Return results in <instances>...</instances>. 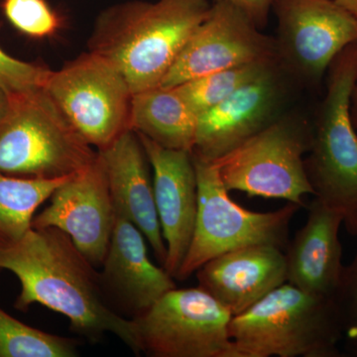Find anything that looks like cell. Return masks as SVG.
Here are the masks:
<instances>
[{
	"instance_id": "cell-1",
	"label": "cell",
	"mask_w": 357,
	"mask_h": 357,
	"mask_svg": "<svg viewBox=\"0 0 357 357\" xmlns=\"http://www.w3.org/2000/svg\"><path fill=\"white\" fill-rule=\"evenodd\" d=\"M0 268L20 282L15 309L26 312L33 304L42 305L67 317L73 332L89 342L112 333L139 356L133 319L112 309L100 272L62 230L32 227L20 243L0 249Z\"/></svg>"
},
{
	"instance_id": "cell-2",
	"label": "cell",
	"mask_w": 357,
	"mask_h": 357,
	"mask_svg": "<svg viewBox=\"0 0 357 357\" xmlns=\"http://www.w3.org/2000/svg\"><path fill=\"white\" fill-rule=\"evenodd\" d=\"M211 7L208 0H129L114 4L96 18L89 51L114 65L133 95L157 88Z\"/></svg>"
},
{
	"instance_id": "cell-3",
	"label": "cell",
	"mask_w": 357,
	"mask_h": 357,
	"mask_svg": "<svg viewBox=\"0 0 357 357\" xmlns=\"http://www.w3.org/2000/svg\"><path fill=\"white\" fill-rule=\"evenodd\" d=\"M229 335L241 357H342L335 299L284 283L243 314Z\"/></svg>"
},
{
	"instance_id": "cell-4",
	"label": "cell",
	"mask_w": 357,
	"mask_h": 357,
	"mask_svg": "<svg viewBox=\"0 0 357 357\" xmlns=\"http://www.w3.org/2000/svg\"><path fill=\"white\" fill-rule=\"evenodd\" d=\"M357 84V43L347 46L326 72V91L312 124L305 159L314 196L342 213L345 229L357 238V132L351 96Z\"/></svg>"
},
{
	"instance_id": "cell-5",
	"label": "cell",
	"mask_w": 357,
	"mask_h": 357,
	"mask_svg": "<svg viewBox=\"0 0 357 357\" xmlns=\"http://www.w3.org/2000/svg\"><path fill=\"white\" fill-rule=\"evenodd\" d=\"M45 89L10 98L0 124V172L20 178L70 177L96 159Z\"/></svg>"
},
{
	"instance_id": "cell-6",
	"label": "cell",
	"mask_w": 357,
	"mask_h": 357,
	"mask_svg": "<svg viewBox=\"0 0 357 357\" xmlns=\"http://www.w3.org/2000/svg\"><path fill=\"white\" fill-rule=\"evenodd\" d=\"M192 156L198 180V213L191 244L176 280H185L204 263L236 249L256 244L286 248L290 223L300 206L287 203L267 213L244 208L230 198L215 161Z\"/></svg>"
},
{
	"instance_id": "cell-7",
	"label": "cell",
	"mask_w": 357,
	"mask_h": 357,
	"mask_svg": "<svg viewBox=\"0 0 357 357\" xmlns=\"http://www.w3.org/2000/svg\"><path fill=\"white\" fill-rule=\"evenodd\" d=\"M307 122L282 115L222 158L215 160L229 191L249 197L280 199L302 206L314 195L305 169V154L312 146Z\"/></svg>"
},
{
	"instance_id": "cell-8",
	"label": "cell",
	"mask_w": 357,
	"mask_h": 357,
	"mask_svg": "<svg viewBox=\"0 0 357 357\" xmlns=\"http://www.w3.org/2000/svg\"><path fill=\"white\" fill-rule=\"evenodd\" d=\"M44 89L96 151L131 129L132 91L121 72L98 54L86 52L52 70Z\"/></svg>"
},
{
	"instance_id": "cell-9",
	"label": "cell",
	"mask_w": 357,
	"mask_h": 357,
	"mask_svg": "<svg viewBox=\"0 0 357 357\" xmlns=\"http://www.w3.org/2000/svg\"><path fill=\"white\" fill-rule=\"evenodd\" d=\"M232 316L203 289H173L133 319L140 354L241 357L229 335Z\"/></svg>"
},
{
	"instance_id": "cell-10",
	"label": "cell",
	"mask_w": 357,
	"mask_h": 357,
	"mask_svg": "<svg viewBox=\"0 0 357 357\" xmlns=\"http://www.w3.org/2000/svg\"><path fill=\"white\" fill-rule=\"evenodd\" d=\"M279 67L292 82L318 86L335 58L357 43V20L333 0H275Z\"/></svg>"
},
{
	"instance_id": "cell-11",
	"label": "cell",
	"mask_w": 357,
	"mask_h": 357,
	"mask_svg": "<svg viewBox=\"0 0 357 357\" xmlns=\"http://www.w3.org/2000/svg\"><path fill=\"white\" fill-rule=\"evenodd\" d=\"M273 60H276L273 37L263 34L236 6L213 2L206 20L188 40L161 86L174 88L218 70Z\"/></svg>"
},
{
	"instance_id": "cell-12",
	"label": "cell",
	"mask_w": 357,
	"mask_h": 357,
	"mask_svg": "<svg viewBox=\"0 0 357 357\" xmlns=\"http://www.w3.org/2000/svg\"><path fill=\"white\" fill-rule=\"evenodd\" d=\"M49 199V206L33 218V229L62 230L93 266H102L116 211L100 152L88 167L59 185Z\"/></svg>"
},
{
	"instance_id": "cell-13",
	"label": "cell",
	"mask_w": 357,
	"mask_h": 357,
	"mask_svg": "<svg viewBox=\"0 0 357 357\" xmlns=\"http://www.w3.org/2000/svg\"><path fill=\"white\" fill-rule=\"evenodd\" d=\"M292 82L277 64L199 115L192 154L215 161L282 116Z\"/></svg>"
},
{
	"instance_id": "cell-14",
	"label": "cell",
	"mask_w": 357,
	"mask_h": 357,
	"mask_svg": "<svg viewBox=\"0 0 357 357\" xmlns=\"http://www.w3.org/2000/svg\"><path fill=\"white\" fill-rule=\"evenodd\" d=\"M146 238L132 222L116 215L114 232L100 272V286L119 316L139 318L166 293L175 278L148 256Z\"/></svg>"
},
{
	"instance_id": "cell-15",
	"label": "cell",
	"mask_w": 357,
	"mask_h": 357,
	"mask_svg": "<svg viewBox=\"0 0 357 357\" xmlns=\"http://www.w3.org/2000/svg\"><path fill=\"white\" fill-rule=\"evenodd\" d=\"M153 171L155 204L167 257L164 268L175 278L184 261L198 213V180L192 152L167 149L138 134Z\"/></svg>"
},
{
	"instance_id": "cell-16",
	"label": "cell",
	"mask_w": 357,
	"mask_h": 357,
	"mask_svg": "<svg viewBox=\"0 0 357 357\" xmlns=\"http://www.w3.org/2000/svg\"><path fill=\"white\" fill-rule=\"evenodd\" d=\"M198 287L232 317L243 314L287 282L283 249L256 244L213 258L197 270Z\"/></svg>"
},
{
	"instance_id": "cell-17",
	"label": "cell",
	"mask_w": 357,
	"mask_h": 357,
	"mask_svg": "<svg viewBox=\"0 0 357 357\" xmlns=\"http://www.w3.org/2000/svg\"><path fill=\"white\" fill-rule=\"evenodd\" d=\"M98 152L105 163L116 215L126 218L142 232L164 266L167 248L155 204L153 180L137 133L129 129Z\"/></svg>"
},
{
	"instance_id": "cell-18",
	"label": "cell",
	"mask_w": 357,
	"mask_h": 357,
	"mask_svg": "<svg viewBox=\"0 0 357 357\" xmlns=\"http://www.w3.org/2000/svg\"><path fill=\"white\" fill-rule=\"evenodd\" d=\"M342 223V213L314 197L307 206L306 223L285 248L287 283L335 299L344 270L338 237Z\"/></svg>"
},
{
	"instance_id": "cell-19",
	"label": "cell",
	"mask_w": 357,
	"mask_h": 357,
	"mask_svg": "<svg viewBox=\"0 0 357 357\" xmlns=\"http://www.w3.org/2000/svg\"><path fill=\"white\" fill-rule=\"evenodd\" d=\"M198 117L175 88L160 86L132 96L130 128L167 149L192 152Z\"/></svg>"
},
{
	"instance_id": "cell-20",
	"label": "cell",
	"mask_w": 357,
	"mask_h": 357,
	"mask_svg": "<svg viewBox=\"0 0 357 357\" xmlns=\"http://www.w3.org/2000/svg\"><path fill=\"white\" fill-rule=\"evenodd\" d=\"M68 178H20L0 172V249L20 243L32 229L39 206Z\"/></svg>"
},
{
	"instance_id": "cell-21",
	"label": "cell",
	"mask_w": 357,
	"mask_h": 357,
	"mask_svg": "<svg viewBox=\"0 0 357 357\" xmlns=\"http://www.w3.org/2000/svg\"><path fill=\"white\" fill-rule=\"evenodd\" d=\"M277 64L276 60L250 63L195 77L174 88L199 116Z\"/></svg>"
},
{
	"instance_id": "cell-22",
	"label": "cell",
	"mask_w": 357,
	"mask_h": 357,
	"mask_svg": "<svg viewBox=\"0 0 357 357\" xmlns=\"http://www.w3.org/2000/svg\"><path fill=\"white\" fill-rule=\"evenodd\" d=\"M79 342L25 325L0 309V357H75Z\"/></svg>"
},
{
	"instance_id": "cell-23",
	"label": "cell",
	"mask_w": 357,
	"mask_h": 357,
	"mask_svg": "<svg viewBox=\"0 0 357 357\" xmlns=\"http://www.w3.org/2000/svg\"><path fill=\"white\" fill-rule=\"evenodd\" d=\"M1 6L7 20L32 38L53 36L62 26L60 15L46 0H3Z\"/></svg>"
},
{
	"instance_id": "cell-24",
	"label": "cell",
	"mask_w": 357,
	"mask_h": 357,
	"mask_svg": "<svg viewBox=\"0 0 357 357\" xmlns=\"http://www.w3.org/2000/svg\"><path fill=\"white\" fill-rule=\"evenodd\" d=\"M51 72L44 66L11 57L0 48V88L10 98L44 89Z\"/></svg>"
},
{
	"instance_id": "cell-25",
	"label": "cell",
	"mask_w": 357,
	"mask_h": 357,
	"mask_svg": "<svg viewBox=\"0 0 357 357\" xmlns=\"http://www.w3.org/2000/svg\"><path fill=\"white\" fill-rule=\"evenodd\" d=\"M335 302L345 351L349 356L357 357V252L351 264L344 266Z\"/></svg>"
},
{
	"instance_id": "cell-26",
	"label": "cell",
	"mask_w": 357,
	"mask_h": 357,
	"mask_svg": "<svg viewBox=\"0 0 357 357\" xmlns=\"http://www.w3.org/2000/svg\"><path fill=\"white\" fill-rule=\"evenodd\" d=\"M223 1L236 6L243 11L260 30L266 27L270 10L275 0H213V2Z\"/></svg>"
},
{
	"instance_id": "cell-27",
	"label": "cell",
	"mask_w": 357,
	"mask_h": 357,
	"mask_svg": "<svg viewBox=\"0 0 357 357\" xmlns=\"http://www.w3.org/2000/svg\"><path fill=\"white\" fill-rule=\"evenodd\" d=\"M10 107V96L0 88V124L6 119Z\"/></svg>"
},
{
	"instance_id": "cell-28",
	"label": "cell",
	"mask_w": 357,
	"mask_h": 357,
	"mask_svg": "<svg viewBox=\"0 0 357 357\" xmlns=\"http://www.w3.org/2000/svg\"><path fill=\"white\" fill-rule=\"evenodd\" d=\"M333 1L349 11L357 20V0H333Z\"/></svg>"
},
{
	"instance_id": "cell-29",
	"label": "cell",
	"mask_w": 357,
	"mask_h": 357,
	"mask_svg": "<svg viewBox=\"0 0 357 357\" xmlns=\"http://www.w3.org/2000/svg\"><path fill=\"white\" fill-rule=\"evenodd\" d=\"M351 112L352 123L357 130V84L352 93Z\"/></svg>"
},
{
	"instance_id": "cell-30",
	"label": "cell",
	"mask_w": 357,
	"mask_h": 357,
	"mask_svg": "<svg viewBox=\"0 0 357 357\" xmlns=\"http://www.w3.org/2000/svg\"><path fill=\"white\" fill-rule=\"evenodd\" d=\"M1 271H2V269H1V268H0V273H1Z\"/></svg>"
}]
</instances>
